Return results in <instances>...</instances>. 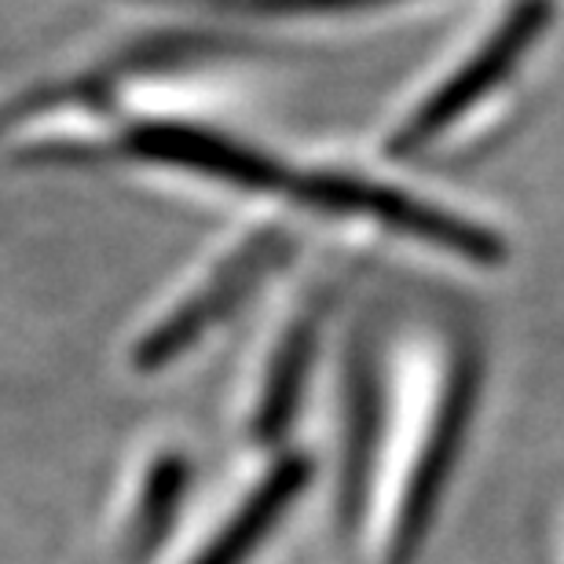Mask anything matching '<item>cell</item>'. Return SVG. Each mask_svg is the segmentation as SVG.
Instances as JSON below:
<instances>
[{"label": "cell", "instance_id": "obj_4", "mask_svg": "<svg viewBox=\"0 0 564 564\" xmlns=\"http://www.w3.org/2000/svg\"><path fill=\"white\" fill-rule=\"evenodd\" d=\"M290 253V239L282 231H261L253 235L250 246H242L228 264L213 275L187 304H180L173 315H165L137 348V367L140 370H162L173 364L176 356H184L213 323H220L224 315L235 312L250 297L272 268H279Z\"/></svg>", "mask_w": 564, "mask_h": 564}, {"label": "cell", "instance_id": "obj_7", "mask_svg": "<svg viewBox=\"0 0 564 564\" xmlns=\"http://www.w3.org/2000/svg\"><path fill=\"white\" fill-rule=\"evenodd\" d=\"M315 352V319L304 315L290 326L286 341L279 345V359L268 375V386L261 392V403H257V433L275 436L282 425L290 422L293 403H297L304 378H308V364Z\"/></svg>", "mask_w": 564, "mask_h": 564}, {"label": "cell", "instance_id": "obj_2", "mask_svg": "<svg viewBox=\"0 0 564 564\" xmlns=\"http://www.w3.org/2000/svg\"><path fill=\"white\" fill-rule=\"evenodd\" d=\"M477 389H480L477 359L469 352H458L455 367H451V375L444 381V392H440L433 422L425 429L422 451L411 458L408 480H403L400 499H397V510H392L389 524H386L381 564H411L414 550L422 546V535H425L429 521H433L444 480L451 477V466H455V458L462 451V436H466Z\"/></svg>", "mask_w": 564, "mask_h": 564}, {"label": "cell", "instance_id": "obj_5", "mask_svg": "<svg viewBox=\"0 0 564 564\" xmlns=\"http://www.w3.org/2000/svg\"><path fill=\"white\" fill-rule=\"evenodd\" d=\"M126 151L147 158V162H165L191 169V173H206L213 180H224V184L246 191H290L293 184V176L268 154L235 140H224L217 132H202L187 126H140L129 132Z\"/></svg>", "mask_w": 564, "mask_h": 564}, {"label": "cell", "instance_id": "obj_1", "mask_svg": "<svg viewBox=\"0 0 564 564\" xmlns=\"http://www.w3.org/2000/svg\"><path fill=\"white\" fill-rule=\"evenodd\" d=\"M290 195L319 213L378 220L392 231L411 235V239L429 242V246H436V250H447L455 257H466V261H477V264H495V261H502V253H506V246L495 231L462 220V217H451V213L403 195V191L370 184L364 176H341V173L293 176Z\"/></svg>", "mask_w": 564, "mask_h": 564}, {"label": "cell", "instance_id": "obj_8", "mask_svg": "<svg viewBox=\"0 0 564 564\" xmlns=\"http://www.w3.org/2000/svg\"><path fill=\"white\" fill-rule=\"evenodd\" d=\"M220 11H250V15H323V11H352L375 8L386 0H191Z\"/></svg>", "mask_w": 564, "mask_h": 564}, {"label": "cell", "instance_id": "obj_6", "mask_svg": "<svg viewBox=\"0 0 564 564\" xmlns=\"http://www.w3.org/2000/svg\"><path fill=\"white\" fill-rule=\"evenodd\" d=\"M304 484H308V462L304 458H290V462H282V466H275L264 477L261 488L246 499L242 510L231 517L228 528L217 535V543H213L195 564H242L253 554V546L268 535V528L286 513L290 499Z\"/></svg>", "mask_w": 564, "mask_h": 564}, {"label": "cell", "instance_id": "obj_3", "mask_svg": "<svg viewBox=\"0 0 564 564\" xmlns=\"http://www.w3.org/2000/svg\"><path fill=\"white\" fill-rule=\"evenodd\" d=\"M546 26H550V0H517V8L495 26L491 37L447 82H440L433 88V96L422 107H414L408 121L392 132L389 151L397 158L419 154L440 132H447L473 104H480L521 63V55L543 37Z\"/></svg>", "mask_w": 564, "mask_h": 564}]
</instances>
